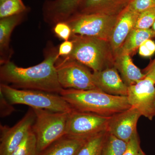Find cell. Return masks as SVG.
<instances>
[{"mask_svg": "<svg viewBox=\"0 0 155 155\" xmlns=\"http://www.w3.org/2000/svg\"><path fill=\"white\" fill-rule=\"evenodd\" d=\"M132 0H84L76 14L119 15Z\"/></svg>", "mask_w": 155, "mask_h": 155, "instance_id": "15", "label": "cell"}, {"mask_svg": "<svg viewBox=\"0 0 155 155\" xmlns=\"http://www.w3.org/2000/svg\"><path fill=\"white\" fill-rule=\"evenodd\" d=\"M128 7L132 11L139 14L155 8V0H132Z\"/></svg>", "mask_w": 155, "mask_h": 155, "instance_id": "25", "label": "cell"}, {"mask_svg": "<svg viewBox=\"0 0 155 155\" xmlns=\"http://www.w3.org/2000/svg\"><path fill=\"white\" fill-rule=\"evenodd\" d=\"M146 77L150 78L155 84V59L143 70Z\"/></svg>", "mask_w": 155, "mask_h": 155, "instance_id": "31", "label": "cell"}, {"mask_svg": "<svg viewBox=\"0 0 155 155\" xmlns=\"http://www.w3.org/2000/svg\"><path fill=\"white\" fill-rule=\"evenodd\" d=\"M58 48L46 52L41 63L32 67H18L8 61L0 67L1 83L18 89L35 90L58 94L63 88L58 81L55 67L58 59Z\"/></svg>", "mask_w": 155, "mask_h": 155, "instance_id": "1", "label": "cell"}, {"mask_svg": "<svg viewBox=\"0 0 155 155\" xmlns=\"http://www.w3.org/2000/svg\"><path fill=\"white\" fill-rule=\"evenodd\" d=\"M155 21V8L149 9L139 14L134 28H150Z\"/></svg>", "mask_w": 155, "mask_h": 155, "instance_id": "24", "label": "cell"}, {"mask_svg": "<svg viewBox=\"0 0 155 155\" xmlns=\"http://www.w3.org/2000/svg\"><path fill=\"white\" fill-rule=\"evenodd\" d=\"M54 32L56 36L64 41L69 40L72 35L71 27L66 22H58L54 25Z\"/></svg>", "mask_w": 155, "mask_h": 155, "instance_id": "26", "label": "cell"}, {"mask_svg": "<svg viewBox=\"0 0 155 155\" xmlns=\"http://www.w3.org/2000/svg\"><path fill=\"white\" fill-rule=\"evenodd\" d=\"M33 109L35 119L31 129L36 138L39 155L66 135L69 113Z\"/></svg>", "mask_w": 155, "mask_h": 155, "instance_id": "5", "label": "cell"}, {"mask_svg": "<svg viewBox=\"0 0 155 155\" xmlns=\"http://www.w3.org/2000/svg\"><path fill=\"white\" fill-rule=\"evenodd\" d=\"M70 39L74 45L72 52L62 58L78 61L93 72L114 67L115 57L108 41L74 34Z\"/></svg>", "mask_w": 155, "mask_h": 155, "instance_id": "3", "label": "cell"}, {"mask_svg": "<svg viewBox=\"0 0 155 155\" xmlns=\"http://www.w3.org/2000/svg\"><path fill=\"white\" fill-rule=\"evenodd\" d=\"M14 105L11 104L0 92V116L5 118L11 115L16 111Z\"/></svg>", "mask_w": 155, "mask_h": 155, "instance_id": "27", "label": "cell"}, {"mask_svg": "<svg viewBox=\"0 0 155 155\" xmlns=\"http://www.w3.org/2000/svg\"><path fill=\"white\" fill-rule=\"evenodd\" d=\"M22 0H7L0 3V19L27 12Z\"/></svg>", "mask_w": 155, "mask_h": 155, "instance_id": "22", "label": "cell"}, {"mask_svg": "<svg viewBox=\"0 0 155 155\" xmlns=\"http://www.w3.org/2000/svg\"><path fill=\"white\" fill-rule=\"evenodd\" d=\"M155 84L145 77L128 87L127 91V98L130 106L135 108L141 116L150 120L155 117Z\"/></svg>", "mask_w": 155, "mask_h": 155, "instance_id": "10", "label": "cell"}, {"mask_svg": "<svg viewBox=\"0 0 155 155\" xmlns=\"http://www.w3.org/2000/svg\"><path fill=\"white\" fill-rule=\"evenodd\" d=\"M0 92L12 104L34 109L70 113L73 109L60 94L35 90L18 89L1 83Z\"/></svg>", "mask_w": 155, "mask_h": 155, "instance_id": "4", "label": "cell"}, {"mask_svg": "<svg viewBox=\"0 0 155 155\" xmlns=\"http://www.w3.org/2000/svg\"><path fill=\"white\" fill-rule=\"evenodd\" d=\"M55 67L58 81L62 88L77 90L97 89L93 72L80 62L60 57L56 61Z\"/></svg>", "mask_w": 155, "mask_h": 155, "instance_id": "7", "label": "cell"}, {"mask_svg": "<svg viewBox=\"0 0 155 155\" xmlns=\"http://www.w3.org/2000/svg\"><path fill=\"white\" fill-rule=\"evenodd\" d=\"M97 88L106 94L118 96H126L128 87L125 84L115 67L93 72Z\"/></svg>", "mask_w": 155, "mask_h": 155, "instance_id": "13", "label": "cell"}, {"mask_svg": "<svg viewBox=\"0 0 155 155\" xmlns=\"http://www.w3.org/2000/svg\"><path fill=\"white\" fill-rule=\"evenodd\" d=\"M88 138L75 137L66 134L38 155H76Z\"/></svg>", "mask_w": 155, "mask_h": 155, "instance_id": "18", "label": "cell"}, {"mask_svg": "<svg viewBox=\"0 0 155 155\" xmlns=\"http://www.w3.org/2000/svg\"><path fill=\"white\" fill-rule=\"evenodd\" d=\"M35 112L29 108L24 116L12 127L0 125V155H11L31 129Z\"/></svg>", "mask_w": 155, "mask_h": 155, "instance_id": "9", "label": "cell"}, {"mask_svg": "<svg viewBox=\"0 0 155 155\" xmlns=\"http://www.w3.org/2000/svg\"><path fill=\"white\" fill-rule=\"evenodd\" d=\"M140 149V140L137 132L127 143V148L123 155H138Z\"/></svg>", "mask_w": 155, "mask_h": 155, "instance_id": "28", "label": "cell"}, {"mask_svg": "<svg viewBox=\"0 0 155 155\" xmlns=\"http://www.w3.org/2000/svg\"><path fill=\"white\" fill-rule=\"evenodd\" d=\"M108 131H103L89 137L76 155H101Z\"/></svg>", "mask_w": 155, "mask_h": 155, "instance_id": "20", "label": "cell"}, {"mask_svg": "<svg viewBox=\"0 0 155 155\" xmlns=\"http://www.w3.org/2000/svg\"><path fill=\"white\" fill-rule=\"evenodd\" d=\"M119 15L100 13L76 14L66 22L71 27L72 34L93 37L109 41Z\"/></svg>", "mask_w": 155, "mask_h": 155, "instance_id": "6", "label": "cell"}, {"mask_svg": "<svg viewBox=\"0 0 155 155\" xmlns=\"http://www.w3.org/2000/svg\"><path fill=\"white\" fill-rule=\"evenodd\" d=\"M11 155H38L36 138L31 129Z\"/></svg>", "mask_w": 155, "mask_h": 155, "instance_id": "23", "label": "cell"}, {"mask_svg": "<svg viewBox=\"0 0 155 155\" xmlns=\"http://www.w3.org/2000/svg\"><path fill=\"white\" fill-rule=\"evenodd\" d=\"M127 143L108 132L101 155H123Z\"/></svg>", "mask_w": 155, "mask_h": 155, "instance_id": "21", "label": "cell"}, {"mask_svg": "<svg viewBox=\"0 0 155 155\" xmlns=\"http://www.w3.org/2000/svg\"><path fill=\"white\" fill-rule=\"evenodd\" d=\"M138 15L128 6L119 14L109 40L115 57L128 35L134 28Z\"/></svg>", "mask_w": 155, "mask_h": 155, "instance_id": "14", "label": "cell"}, {"mask_svg": "<svg viewBox=\"0 0 155 155\" xmlns=\"http://www.w3.org/2000/svg\"><path fill=\"white\" fill-rule=\"evenodd\" d=\"M114 67L128 87L146 77L144 73L134 64L128 54H117L115 56Z\"/></svg>", "mask_w": 155, "mask_h": 155, "instance_id": "17", "label": "cell"}, {"mask_svg": "<svg viewBox=\"0 0 155 155\" xmlns=\"http://www.w3.org/2000/svg\"><path fill=\"white\" fill-rule=\"evenodd\" d=\"M110 117L73 110L69 114L66 134L88 138L107 131Z\"/></svg>", "mask_w": 155, "mask_h": 155, "instance_id": "8", "label": "cell"}, {"mask_svg": "<svg viewBox=\"0 0 155 155\" xmlns=\"http://www.w3.org/2000/svg\"><path fill=\"white\" fill-rule=\"evenodd\" d=\"M152 29H153V31L155 32V21L154 22L153 24V26H152Z\"/></svg>", "mask_w": 155, "mask_h": 155, "instance_id": "33", "label": "cell"}, {"mask_svg": "<svg viewBox=\"0 0 155 155\" xmlns=\"http://www.w3.org/2000/svg\"><path fill=\"white\" fill-rule=\"evenodd\" d=\"M60 94L73 110L110 117L131 107L127 97L112 95L98 89H64Z\"/></svg>", "mask_w": 155, "mask_h": 155, "instance_id": "2", "label": "cell"}, {"mask_svg": "<svg viewBox=\"0 0 155 155\" xmlns=\"http://www.w3.org/2000/svg\"><path fill=\"white\" fill-rule=\"evenodd\" d=\"M155 37V32L152 28L147 29L133 28L117 54H126L130 55L139 48L143 42Z\"/></svg>", "mask_w": 155, "mask_h": 155, "instance_id": "19", "label": "cell"}, {"mask_svg": "<svg viewBox=\"0 0 155 155\" xmlns=\"http://www.w3.org/2000/svg\"><path fill=\"white\" fill-rule=\"evenodd\" d=\"M138 155H146L145 154V153L143 152V151L140 148V150L139 153Z\"/></svg>", "mask_w": 155, "mask_h": 155, "instance_id": "32", "label": "cell"}, {"mask_svg": "<svg viewBox=\"0 0 155 155\" xmlns=\"http://www.w3.org/2000/svg\"><path fill=\"white\" fill-rule=\"evenodd\" d=\"M7 1V0H0V3H2L5 1Z\"/></svg>", "mask_w": 155, "mask_h": 155, "instance_id": "34", "label": "cell"}, {"mask_svg": "<svg viewBox=\"0 0 155 155\" xmlns=\"http://www.w3.org/2000/svg\"><path fill=\"white\" fill-rule=\"evenodd\" d=\"M84 0H47L43 6V14L46 22L55 25L66 22L75 15Z\"/></svg>", "mask_w": 155, "mask_h": 155, "instance_id": "12", "label": "cell"}, {"mask_svg": "<svg viewBox=\"0 0 155 155\" xmlns=\"http://www.w3.org/2000/svg\"><path fill=\"white\" fill-rule=\"evenodd\" d=\"M26 12L0 19V63L1 65L10 61L12 54L10 38L14 28L21 23Z\"/></svg>", "mask_w": 155, "mask_h": 155, "instance_id": "16", "label": "cell"}, {"mask_svg": "<svg viewBox=\"0 0 155 155\" xmlns=\"http://www.w3.org/2000/svg\"><path fill=\"white\" fill-rule=\"evenodd\" d=\"M138 52L143 57H150L155 53V43L151 39L143 42L138 48Z\"/></svg>", "mask_w": 155, "mask_h": 155, "instance_id": "29", "label": "cell"}, {"mask_svg": "<svg viewBox=\"0 0 155 155\" xmlns=\"http://www.w3.org/2000/svg\"><path fill=\"white\" fill-rule=\"evenodd\" d=\"M73 46V42L70 39L62 43L58 48V58L69 55L72 52Z\"/></svg>", "mask_w": 155, "mask_h": 155, "instance_id": "30", "label": "cell"}, {"mask_svg": "<svg viewBox=\"0 0 155 155\" xmlns=\"http://www.w3.org/2000/svg\"><path fill=\"white\" fill-rule=\"evenodd\" d=\"M141 116L140 112L132 107L115 114L110 117L107 131L127 143L137 132V122Z\"/></svg>", "mask_w": 155, "mask_h": 155, "instance_id": "11", "label": "cell"}]
</instances>
